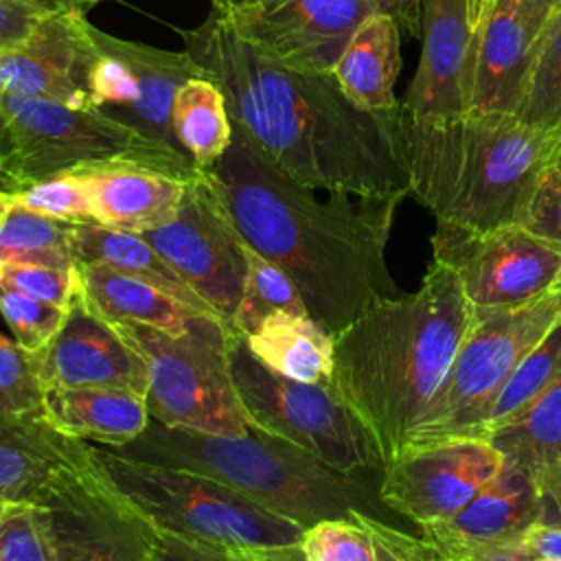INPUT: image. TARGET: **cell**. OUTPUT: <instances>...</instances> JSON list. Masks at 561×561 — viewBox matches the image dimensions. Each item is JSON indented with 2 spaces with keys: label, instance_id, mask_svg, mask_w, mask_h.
I'll return each instance as SVG.
<instances>
[{
  "label": "cell",
  "instance_id": "obj_1",
  "mask_svg": "<svg viewBox=\"0 0 561 561\" xmlns=\"http://www.w3.org/2000/svg\"><path fill=\"white\" fill-rule=\"evenodd\" d=\"M184 50L226 96L228 114L261 156L294 182L355 197H408L403 107L366 112L333 72L289 66L241 33L228 0H210Z\"/></svg>",
  "mask_w": 561,
  "mask_h": 561
},
{
  "label": "cell",
  "instance_id": "obj_2",
  "mask_svg": "<svg viewBox=\"0 0 561 561\" xmlns=\"http://www.w3.org/2000/svg\"><path fill=\"white\" fill-rule=\"evenodd\" d=\"M206 173L243 243L294 280L309 316L333 335L399 294L386 248L403 199L348 193L320 199L270 164L237 125Z\"/></svg>",
  "mask_w": 561,
  "mask_h": 561
},
{
  "label": "cell",
  "instance_id": "obj_3",
  "mask_svg": "<svg viewBox=\"0 0 561 561\" xmlns=\"http://www.w3.org/2000/svg\"><path fill=\"white\" fill-rule=\"evenodd\" d=\"M454 272L432 261L412 294L383 298L333 335L329 386L392 460L432 410L471 327Z\"/></svg>",
  "mask_w": 561,
  "mask_h": 561
},
{
  "label": "cell",
  "instance_id": "obj_4",
  "mask_svg": "<svg viewBox=\"0 0 561 561\" xmlns=\"http://www.w3.org/2000/svg\"><path fill=\"white\" fill-rule=\"evenodd\" d=\"M410 195L438 224L486 232L517 224L528 193L554 158L561 134L513 114L465 112L412 121L403 114Z\"/></svg>",
  "mask_w": 561,
  "mask_h": 561
},
{
  "label": "cell",
  "instance_id": "obj_5",
  "mask_svg": "<svg viewBox=\"0 0 561 561\" xmlns=\"http://www.w3.org/2000/svg\"><path fill=\"white\" fill-rule=\"evenodd\" d=\"M116 451L208 476L302 528L355 511L397 526L403 519L381 502L379 482L373 484L366 473L337 471L254 427L239 436H221L149 419L145 432Z\"/></svg>",
  "mask_w": 561,
  "mask_h": 561
},
{
  "label": "cell",
  "instance_id": "obj_6",
  "mask_svg": "<svg viewBox=\"0 0 561 561\" xmlns=\"http://www.w3.org/2000/svg\"><path fill=\"white\" fill-rule=\"evenodd\" d=\"M90 478L151 530L224 548L298 546L305 528L191 469L90 443Z\"/></svg>",
  "mask_w": 561,
  "mask_h": 561
},
{
  "label": "cell",
  "instance_id": "obj_7",
  "mask_svg": "<svg viewBox=\"0 0 561 561\" xmlns=\"http://www.w3.org/2000/svg\"><path fill=\"white\" fill-rule=\"evenodd\" d=\"M7 125L2 191L18 193L50 175L96 162H138L184 182L202 169L182 151L88 107L0 92Z\"/></svg>",
  "mask_w": 561,
  "mask_h": 561
},
{
  "label": "cell",
  "instance_id": "obj_8",
  "mask_svg": "<svg viewBox=\"0 0 561 561\" xmlns=\"http://www.w3.org/2000/svg\"><path fill=\"white\" fill-rule=\"evenodd\" d=\"M147 366L149 416L169 427L239 436L245 423L230 377V333L215 316H197L184 335L142 324H114Z\"/></svg>",
  "mask_w": 561,
  "mask_h": 561
},
{
  "label": "cell",
  "instance_id": "obj_9",
  "mask_svg": "<svg viewBox=\"0 0 561 561\" xmlns=\"http://www.w3.org/2000/svg\"><path fill=\"white\" fill-rule=\"evenodd\" d=\"M230 377L245 423L344 473L381 471V456L329 383L287 379L263 366L241 335L230 337Z\"/></svg>",
  "mask_w": 561,
  "mask_h": 561
},
{
  "label": "cell",
  "instance_id": "obj_10",
  "mask_svg": "<svg viewBox=\"0 0 561 561\" xmlns=\"http://www.w3.org/2000/svg\"><path fill=\"white\" fill-rule=\"evenodd\" d=\"M561 320V289L517 307L473 309L451 370L408 443L482 436L486 412L517 364Z\"/></svg>",
  "mask_w": 561,
  "mask_h": 561
},
{
  "label": "cell",
  "instance_id": "obj_11",
  "mask_svg": "<svg viewBox=\"0 0 561 561\" xmlns=\"http://www.w3.org/2000/svg\"><path fill=\"white\" fill-rule=\"evenodd\" d=\"M140 234L234 333L248 274L245 243L208 173L202 171L186 184L182 202L167 224Z\"/></svg>",
  "mask_w": 561,
  "mask_h": 561
},
{
  "label": "cell",
  "instance_id": "obj_12",
  "mask_svg": "<svg viewBox=\"0 0 561 561\" xmlns=\"http://www.w3.org/2000/svg\"><path fill=\"white\" fill-rule=\"evenodd\" d=\"M432 252L473 309L517 307L561 289V250L519 224L469 232L436 221Z\"/></svg>",
  "mask_w": 561,
  "mask_h": 561
},
{
  "label": "cell",
  "instance_id": "obj_13",
  "mask_svg": "<svg viewBox=\"0 0 561 561\" xmlns=\"http://www.w3.org/2000/svg\"><path fill=\"white\" fill-rule=\"evenodd\" d=\"M504 467L484 436L408 443L381 469V502L410 524L445 519L460 511Z\"/></svg>",
  "mask_w": 561,
  "mask_h": 561
},
{
  "label": "cell",
  "instance_id": "obj_14",
  "mask_svg": "<svg viewBox=\"0 0 561 561\" xmlns=\"http://www.w3.org/2000/svg\"><path fill=\"white\" fill-rule=\"evenodd\" d=\"M237 26L280 61L331 72L355 28L377 9L368 0H228Z\"/></svg>",
  "mask_w": 561,
  "mask_h": 561
},
{
  "label": "cell",
  "instance_id": "obj_15",
  "mask_svg": "<svg viewBox=\"0 0 561 561\" xmlns=\"http://www.w3.org/2000/svg\"><path fill=\"white\" fill-rule=\"evenodd\" d=\"M83 7L50 11L15 48L0 53V92L92 105V68L99 46Z\"/></svg>",
  "mask_w": 561,
  "mask_h": 561
},
{
  "label": "cell",
  "instance_id": "obj_16",
  "mask_svg": "<svg viewBox=\"0 0 561 561\" xmlns=\"http://www.w3.org/2000/svg\"><path fill=\"white\" fill-rule=\"evenodd\" d=\"M31 355L33 370L48 388H125L147 394V366L123 333L94 313L81 294L68 307L59 331Z\"/></svg>",
  "mask_w": 561,
  "mask_h": 561
},
{
  "label": "cell",
  "instance_id": "obj_17",
  "mask_svg": "<svg viewBox=\"0 0 561 561\" xmlns=\"http://www.w3.org/2000/svg\"><path fill=\"white\" fill-rule=\"evenodd\" d=\"M471 0H421V59L401 103L412 121L469 112L473 68Z\"/></svg>",
  "mask_w": 561,
  "mask_h": 561
},
{
  "label": "cell",
  "instance_id": "obj_18",
  "mask_svg": "<svg viewBox=\"0 0 561 561\" xmlns=\"http://www.w3.org/2000/svg\"><path fill=\"white\" fill-rule=\"evenodd\" d=\"M90 443L53 427L39 412L0 414V500L48 506L90 473Z\"/></svg>",
  "mask_w": 561,
  "mask_h": 561
},
{
  "label": "cell",
  "instance_id": "obj_19",
  "mask_svg": "<svg viewBox=\"0 0 561 561\" xmlns=\"http://www.w3.org/2000/svg\"><path fill=\"white\" fill-rule=\"evenodd\" d=\"M546 20L530 0H493L473 35L469 112L517 114Z\"/></svg>",
  "mask_w": 561,
  "mask_h": 561
},
{
  "label": "cell",
  "instance_id": "obj_20",
  "mask_svg": "<svg viewBox=\"0 0 561 561\" xmlns=\"http://www.w3.org/2000/svg\"><path fill=\"white\" fill-rule=\"evenodd\" d=\"M539 489L528 471L504 465L502 471L445 519L419 526L443 561L471 559L513 546L528 526L541 522Z\"/></svg>",
  "mask_w": 561,
  "mask_h": 561
},
{
  "label": "cell",
  "instance_id": "obj_21",
  "mask_svg": "<svg viewBox=\"0 0 561 561\" xmlns=\"http://www.w3.org/2000/svg\"><path fill=\"white\" fill-rule=\"evenodd\" d=\"M59 561H153V530L90 478L42 508Z\"/></svg>",
  "mask_w": 561,
  "mask_h": 561
},
{
  "label": "cell",
  "instance_id": "obj_22",
  "mask_svg": "<svg viewBox=\"0 0 561 561\" xmlns=\"http://www.w3.org/2000/svg\"><path fill=\"white\" fill-rule=\"evenodd\" d=\"M72 171L88 184L92 219L129 232H147L167 224L188 184L164 171L121 160L85 164Z\"/></svg>",
  "mask_w": 561,
  "mask_h": 561
},
{
  "label": "cell",
  "instance_id": "obj_23",
  "mask_svg": "<svg viewBox=\"0 0 561 561\" xmlns=\"http://www.w3.org/2000/svg\"><path fill=\"white\" fill-rule=\"evenodd\" d=\"M42 414L59 432L112 449L136 440L151 419L145 397L125 388H48Z\"/></svg>",
  "mask_w": 561,
  "mask_h": 561
},
{
  "label": "cell",
  "instance_id": "obj_24",
  "mask_svg": "<svg viewBox=\"0 0 561 561\" xmlns=\"http://www.w3.org/2000/svg\"><path fill=\"white\" fill-rule=\"evenodd\" d=\"M77 274L85 305L112 324H142L184 335L193 320L204 316L164 289L103 263H77Z\"/></svg>",
  "mask_w": 561,
  "mask_h": 561
},
{
  "label": "cell",
  "instance_id": "obj_25",
  "mask_svg": "<svg viewBox=\"0 0 561 561\" xmlns=\"http://www.w3.org/2000/svg\"><path fill=\"white\" fill-rule=\"evenodd\" d=\"M401 70V26L388 13H370L351 35L333 66L342 92L366 112L397 110L394 83Z\"/></svg>",
  "mask_w": 561,
  "mask_h": 561
},
{
  "label": "cell",
  "instance_id": "obj_26",
  "mask_svg": "<svg viewBox=\"0 0 561 561\" xmlns=\"http://www.w3.org/2000/svg\"><path fill=\"white\" fill-rule=\"evenodd\" d=\"M243 340L263 366L287 379L331 381L333 333L309 313L276 311Z\"/></svg>",
  "mask_w": 561,
  "mask_h": 561
},
{
  "label": "cell",
  "instance_id": "obj_27",
  "mask_svg": "<svg viewBox=\"0 0 561 561\" xmlns=\"http://www.w3.org/2000/svg\"><path fill=\"white\" fill-rule=\"evenodd\" d=\"M72 248L77 263L110 265L164 289L195 311L215 316L140 232L118 230L96 221H81L72 226Z\"/></svg>",
  "mask_w": 561,
  "mask_h": 561
},
{
  "label": "cell",
  "instance_id": "obj_28",
  "mask_svg": "<svg viewBox=\"0 0 561 561\" xmlns=\"http://www.w3.org/2000/svg\"><path fill=\"white\" fill-rule=\"evenodd\" d=\"M173 129L197 169H213L232 140V121L219 85L208 77L186 79L173 101Z\"/></svg>",
  "mask_w": 561,
  "mask_h": 561
},
{
  "label": "cell",
  "instance_id": "obj_29",
  "mask_svg": "<svg viewBox=\"0 0 561 561\" xmlns=\"http://www.w3.org/2000/svg\"><path fill=\"white\" fill-rule=\"evenodd\" d=\"M484 438L502 454L504 465L530 476L561 462V379Z\"/></svg>",
  "mask_w": 561,
  "mask_h": 561
},
{
  "label": "cell",
  "instance_id": "obj_30",
  "mask_svg": "<svg viewBox=\"0 0 561 561\" xmlns=\"http://www.w3.org/2000/svg\"><path fill=\"white\" fill-rule=\"evenodd\" d=\"M72 226L13 202L0 226V263L77 267Z\"/></svg>",
  "mask_w": 561,
  "mask_h": 561
},
{
  "label": "cell",
  "instance_id": "obj_31",
  "mask_svg": "<svg viewBox=\"0 0 561 561\" xmlns=\"http://www.w3.org/2000/svg\"><path fill=\"white\" fill-rule=\"evenodd\" d=\"M561 379V320L546 333V337L517 364L506 383L493 399L482 436L519 414L530 401Z\"/></svg>",
  "mask_w": 561,
  "mask_h": 561
},
{
  "label": "cell",
  "instance_id": "obj_32",
  "mask_svg": "<svg viewBox=\"0 0 561 561\" xmlns=\"http://www.w3.org/2000/svg\"><path fill=\"white\" fill-rule=\"evenodd\" d=\"M515 116L533 129L561 134V9L543 24L526 92Z\"/></svg>",
  "mask_w": 561,
  "mask_h": 561
},
{
  "label": "cell",
  "instance_id": "obj_33",
  "mask_svg": "<svg viewBox=\"0 0 561 561\" xmlns=\"http://www.w3.org/2000/svg\"><path fill=\"white\" fill-rule=\"evenodd\" d=\"M248 274L243 296L234 316V335H250L267 316L276 311L309 313L294 280L272 261L245 245Z\"/></svg>",
  "mask_w": 561,
  "mask_h": 561
},
{
  "label": "cell",
  "instance_id": "obj_34",
  "mask_svg": "<svg viewBox=\"0 0 561 561\" xmlns=\"http://www.w3.org/2000/svg\"><path fill=\"white\" fill-rule=\"evenodd\" d=\"M368 513H351L305 528L300 550L305 561H375V543L366 524Z\"/></svg>",
  "mask_w": 561,
  "mask_h": 561
},
{
  "label": "cell",
  "instance_id": "obj_35",
  "mask_svg": "<svg viewBox=\"0 0 561 561\" xmlns=\"http://www.w3.org/2000/svg\"><path fill=\"white\" fill-rule=\"evenodd\" d=\"M68 313V307H59L11 287L0 285V316L9 324L15 342L35 353L50 342V337L59 331Z\"/></svg>",
  "mask_w": 561,
  "mask_h": 561
},
{
  "label": "cell",
  "instance_id": "obj_36",
  "mask_svg": "<svg viewBox=\"0 0 561 561\" xmlns=\"http://www.w3.org/2000/svg\"><path fill=\"white\" fill-rule=\"evenodd\" d=\"M11 195L15 204L61 221H94L88 184L75 171L50 175Z\"/></svg>",
  "mask_w": 561,
  "mask_h": 561
},
{
  "label": "cell",
  "instance_id": "obj_37",
  "mask_svg": "<svg viewBox=\"0 0 561 561\" xmlns=\"http://www.w3.org/2000/svg\"><path fill=\"white\" fill-rule=\"evenodd\" d=\"M0 561H59L39 506L11 504L0 522Z\"/></svg>",
  "mask_w": 561,
  "mask_h": 561
},
{
  "label": "cell",
  "instance_id": "obj_38",
  "mask_svg": "<svg viewBox=\"0 0 561 561\" xmlns=\"http://www.w3.org/2000/svg\"><path fill=\"white\" fill-rule=\"evenodd\" d=\"M0 285L59 307H70L79 294V274L77 267L0 263Z\"/></svg>",
  "mask_w": 561,
  "mask_h": 561
},
{
  "label": "cell",
  "instance_id": "obj_39",
  "mask_svg": "<svg viewBox=\"0 0 561 561\" xmlns=\"http://www.w3.org/2000/svg\"><path fill=\"white\" fill-rule=\"evenodd\" d=\"M517 224L561 250V169L548 164L539 171Z\"/></svg>",
  "mask_w": 561,
  "mask_h": 561
},
{
  "label": "cell",
  "instance_id": "obj_40",
  "mask_svg": "<svg viewBox=\"0 0 561 561\" xmlns=\"http://www.w3.org/2000/svg\"><path fill=\"white\" fill-rule=\"evenodd\" d=\"M0 397L13 412H39L44 388L33 370L31 355L15 340L0 333Z\"/></svg>",
  "mask_w": 561,
  "mask_h": 561
},
{
  "label": "cell",
  "instance_id": "obj_41",
  "mask_svg": "<svg viewBox=\"0 0 561 561\" xmlns=\"http://www.w3.org/2000/svg\"><path fill=\"white\" fill-rule=\"evenodd\" d=\"M50 11L35 0H0V53L22 44Z\"/></svg>",
  "mask_w": 561,
  "mask_h": 561
},
{
  "label": "cell",
  "instance_id": "obj_42",
  "mask_svg": "<svg viewBox=\"0 0 561 561\" xmlns=\"http://www.w3.org/2000/svg\"><path fill=\"white\" fill-rule=\"evenodd\" d=\"M153 561H230L224 546L153 530Z\"/></svg>",
  "mask_w": 561,
  "mask_h": 561
},
{
  "label": "cell",
  "instance_id": "obj_43",
  "mask_svg": "<svg viewBox=\"0 0 561 561\" xmlns=\"http://www.w3.org/2000/svg\"><path fill=\"white\" fill-rule=\"evenodd\" d=\"M522 561H561V526L537 522L517 539Z\"/></svg>",
  "mask_w": 561,
  "mask_h": 561
},
{
  "label": "cell",
  "instance_id": "obj_44",
  "mask_svg": "<svg viewBox=\"0 0 561 561\" xmlns=\"http://www.w3.org/2000/svg\"><path fill=\"white\" fill-rule=\"evenodd\" d=\"M533 480L541 495V506H543L541 522L561 526V462H554L535 471Z\"/></svg>",
  "mask_w": 561,
  "mask_h": 561
},
{
  "label": "cell",
  "instance_id": "obj_45",
  "mask_svg": "<svg viewBox=\"0 0 561 561\" xmlns=\"http://www.w3.org/2000/svg\"><path fill=\"white\" fill-rule=\"evenodd\" d=\"M377 11L388 13L401 26V33L419 37L421 26V0H368Z\"/></svg>",
  "mask_w": 561,
  "mask_h": 561
},
{
  "label": "cell",
  "instance_id": "obj_46",
  "mask_svg": "<svg viewBox=\"0 0 561 561\" xmlns=\"http://www.w3.org/2000/svg\"><path fill=\"white\" fill-rule=\"evenodd\" d=\"M230 561H305L298 546H259V548H226Z\"/></svg>",
  "mask_w": 561,
  "mask_h": 561
},
{
  "label": "cell",
  "instance_id": "obj_47",
  "mask_svg": "<svg viewBox=\"0 0 561 561\" xmlns=\"http://www.w3.org/2000/svg\"><path fill=\"white\" fill-rule=\"evenodd\" d=\"M451 561H522V557H519V548H517V541H515L513 546L495 550V552H486V554L471 557V559H451Z\"/></svg>",
  "mask_w": 561,
  "mask_h": 561
},
{
  "label": "cell",
  "instance_id": "obj_48",
  "mask_svg": "<svg viewBox=\"0 0 561 561\" xmlns=\"http://www.w3.org/2000/svg\"><path fill=\"white\" fill-rule=\"evenodd\" d=\"M491 4H493V0H471V22H473V28L484 18V13H486V9Z\"/></svg>",
  "mask_w": 561,
  "mask_h": 561
},
{
  "label": "cell",
  "instance_id": "obj_49",
  "mask_svg": "<svg viewBox=\"0 0 561 561\" xmlns=\"http://www.w3.org/2000/svg\"><path fill=\"white\" fill-rule=\"evenodd\" d=\"M546 18H550L554 11L561 9V0H530Z\"/></svg>",
  "mask_w": 561,
  "mask_h": 561
},
{
  "label": "cell",
  "instance_id": "obj_50",
  "mask_svg": "<svg viewBox=\"0 0 561 561\" xmlns=\"http://www.w3.org/2000/svg\"><path fill=\"white\" fill-rule=\"evenodd\" d=\"M39 4H46L50 9H66V7H83V9H90L88 4H83L81 0H35Z\"/></svg>",
  "mask_w": 561,
  "mask_h": 561
},
{
  "label": "cell",
  "instance_id": "obj_51",
  "mask_svg": "<svg viewBox=\"0 0 561 561\" xmlns=\"http://www.w3.org/2000/svg\"><path fill=\"white\" fill-rule=\"evenodd\" d=\"M11 206H13V195L0 188V226H2V221L7 217V213L11 210Z\"/></svg>",
  "mask_w": 561,
  "mask_h": 561
},
{
  "label": "cell",
  "instance_id": "obj_52",
  "mask_svg": "<svg viewBox=\"0 0 561 561\" xmlns=\"http://www.w3.org/2000/svg\"><path fill=\"white\" fill-rule=\"evenodd\" d=\"M7 145V125H4V116L0 112V149H4Z\"/></svg>",
  "mask_w": 561,
  "mask_h": 561
},
{
  "label": "cell",
  "instance_id": "obj_53",
  "mask_svg": "<svg viewBox=\"0 0 561 561\" xmlns=\"http://www.w3.org/2000/svg\"><path fill=\"white\" fill-rule=\"evenodd\" d=\"M552 164H557L561 169V140L557 145V151H554V158H552Z\"/></svg>",
  "mask_w": 561,
  "mask_h": 561
},
{
  "label": "cell",
  "instance_id": "obj_54",
  "mask_svg": "<svg viewBox=\"0 0 561 561\" xmlns=\"http://www.w3.org/2000/svg\"><path fill=\"white\" fill-rule=\"evenodd\" d=\"M11 508V504L9 502H4V500H0V522H2V517L7 515V511Z\"/></svg>",
  "mask_w": 561,
  "mask_h": 561
},
{
  "label": "cell",
  "instance_id": "obj_55",
  "mask_svg": "<svg viewBox=\"0 0 561 561\" xmlns=\"http://www.w3.org/2000/svg\"><path fill=\"white\" fill-rule=\"evenodd\" d=\"M7 412H13L9 405H7V401L0 397V414H7Z\"/></svg>",
  "mask_w": 561,
  "mask_h": 561
},
{
  "label": "cell",
  "instance_id": "obj_56",
  "mask_svg": "<svg viewBox=\"0 0 561 561\" xmlns=\"http://www.w3.org/2000/svg\"><path fill=\"white\" fill-rule=\"evenodd\" d=\"M2 164H4V160H2V149H0V188H2Z\"/></svg>",
  "mask_w": 561,
  "mask_h": 561
},
{
  "label": "cell",
  "instance_id": "obj_57",
  "mask_svg": "<svg viewBox=\"0 0 561 561\" xmlns=\"http://www.w3.org/2000/svg\"><path fill=\"white\" fill-rule=\"evenodd\" d=\"M81 2H83V4H88V7H92L96 0H81Z\"/></svg>",
  "mask_w": 561,
  "mask_h": 561
}]
</instances>
